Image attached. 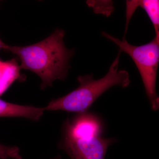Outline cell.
<instances>
[{"label": "cell", "instance_id": "8992f818", "mask_svg": "<svg viewBox=\"0 0 159 159\" xmlns=\"http://www.w3.org/2000/svg\"><path fill=\"white\" fill-rule=\"evenodd\" d=\"M19 66L13 61H0V96L19 75Z\"/></svg>", "mask_w": 159, "mask_h": 159}, {"label": "cell", "instance_id": "5b68a950", "mask_svg": "<svg viewBox=\"0 0 159 159\" xmlns=\"http://www.w3.org/2000/svg\"><path fill=\"white\" fill-rule=\"evenodd\" d=\"M44 111L43 107L19 105L0 99V117H20L37 121Z\"/></svg>", "mask_w": 159, "mask_h": 159}, {"label": "cell", "instance_id": "3957f363", "mask_svg": "<svg viewBox=\"0 0 159 159\" xmlns=\"http://www.w3.org/2000/svg\"><path fill=\"white\" fill-rule=\"evenodd\" d=\"M103 37L112 42L119 51L128 54L138 68L152 110H157L159 98L156 92V80L159 62V37L155 36L150 42L141 46L130 44L125 39L120 40L102 32Z\"/></svg>", "mask_w": 159, "mask_h": 159}, {"label": "cell", "instance_id": "7a4b0ae2", "mask_svg": "<svg viewBox=\"0 0 159 159\" xmlns=\"http://www.w3.org/2000/svg\"><path fill=\"white\" fill-rule=\"evenodd\" d=\"M121 52L114 61L105 76L98 80L93 75L77 77L79 85L76 89L64 97L54 99L43 107L45 111H64L78 114L86 112L94 102L104 92L115 86L127 87L130 84L129 74L125 70H119Z\"/></svg>", "mask_w": 159, "mask_h": 159}, {"label": "cell", "instance_id": "8fae6325", "mask_svg": "<svg viewBox=\"0 0 159 159\" xmlns=\"http://www.w3.org/2000/svg\"><path fill=\"white\" fill-rule=\"evenodd\" d=\"M23 159L22 157L20 155H19L15 159Z\"/></svg>", "mask_w": 159, "mask_h": 159}, {"label": "cell", "instance_id": "30bf717a", "mask_svg": "<svg viewBox=\"0 0 159 159\" xmlns=\"http://www.w3.org/2000/svg\"><path fill=\"white\" fill-rule=\"evenodd\" d=\"M7 46V45L4 43L2 41V40L0 39V50H2V49L6 50Z\"/></svg>", "mask_w": 159, "mask_h": 159}, {"label": "cell", "instance_id": "7c38bea8", "mask_svg": "<svg viewBox=\"0 0 159 159\" xmlns=\"http://www.w3.org/2000/svg\"><path fill=\"white\" fill-rule=\"evenodd\" d=\"M53 159H61L60 157H57Z\"/></svg>", "mask_w": 159, "mask_h": 159}, {"label": "cell", "instance_id": "52a82bcc", "mask_svg": "<svg viewBox=\"0 0 159 159\" xmlns=\"http://www.w3.org/2000/svg\"><path fill=\"white\" fill-rule=\"evenodd\" d=\"M138 7L145 10L153 25L155 36L159 37V1L158 0L136 1Z\"/></svg>", "mask_w": 159, "mask_h": 159}, {"label": "cell", "instance_id": "277c9868", "mask_svg": "<svg viewBox=\"0 0 159 159\" xmlns=\"http://www.w3.org/2000/svg\"><path fill=\"white\" fill-rule=\"evenodd\" d=\"M113 139L77 136L63 132L60 147L71 159H104Z\"/></svg>", "mask_w": 159, "mask_h": 159}, {"label": "cell", "instance_id": "ba28073f", "mask_svg": "<svg viewBox=\"0 0 159 159\" xmlns=\"http://www.w3.org/2000/svg\"><path fill=\"white\" fill-rule=\"evenodd\" d=\"M87 3L96 13L106 16L111 15L114 9L113 4L111 1H88Z\"/></svg>", "mask_w": 159, "mask_h": 159}, {"label": "cell", "instance_id": "6da1fadb", "mask_svg": "<svg viewBox=\"0 0 159 159\" xmlns=\"http://www.w3.org/2000/svg\"><path fill=\"white\" fill-rule=\"evenodd\" d=\"M65 33L57 29L41 41L25 47L7 45L6 50L19 58L20 69L33 72L42 80L41 88L51 86L56 80H64L74 51L66 47Z\"/></svg>", "mask_w": 159, "mask_h": 159}, {"label": "cell", "instance_id": "9c48e42d", "mask_svg": "<svg viewBox=\"0 0 159 159\" xmlns=\"http://www.w3.org/2000/svg\"><path fill=\"white\" fill-rule=\"evenodd\" d=\"M20 155L17 146H6L0 143V159H14Z\"/></svg>", "mask_w": 159, "mask_h": 159}]
</instances>
